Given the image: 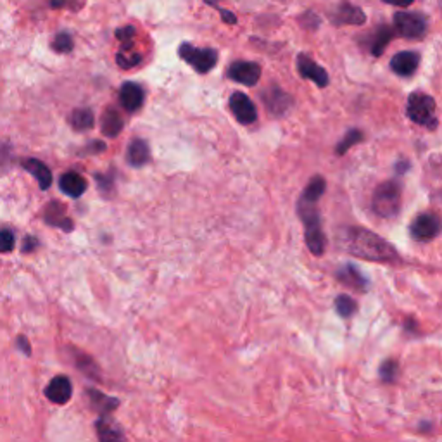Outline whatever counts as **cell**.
I'll use <instances>...</instances> for the list:
<instances>
[{
	"mask_svg": "<svg viewBox=\"0 0 442 442\" xmlns=\"http://www.w3.org/2000/svg\"><path fill=\"white\" fill-rule=\"evenodd\" d=\"M14 249V235L13 231H0V252H10Z\"/></svg>",
	"mask_w": 442,
	"mask_h": 442,
	"instance_id": "1f68e13d",
	"label": "cell"
},
{
	"mask_svg": "<svg viewBox=\"0 0 442 442\" xmlns=\"http://www.w3.org/2000/svg\"><path fill=\"white\" fill-rule=\"evenodd\" d=\"M45 221L49 224H54V227L62 228V230H66V231L73 230V221L69 218H66L64 208H62L61 204H57V202H52V204L47 206Z\"/></svg>",
	"mask_w": 442,
	"mask_h": 442,
	"instance_id": "603a6c76",
	"label": "cell"
},
{
	"mask_svg": "<svg viewBox=\"0 0 442 442\" xmlns=\"http://www.w3.org/2000/svg\"><path fill=\"white\" fill-rule=\"evenodd\" d=\"M332 20L335 24H363L366 21V16L359 7L351 6V3H341L335 7Z\"/></svg>",
	"mask_w": 442,
	"mask_h": 442,
	"instance_id": "5bb4252c",
	"label": "cell"
},
{
	"mask_svg": "<svg viewBox=\"0 0 442 442\" xmlns=\"http://www.w3.org/2000/svg\"><path fill=\"white\" fill-rule=\"evenodd\" d=\"M399 371V364L394 359H385L380 366V377L384 382H394Z\"/></svg>",
	"mask_w": 442,
	"mask_h": 442,
	"instance_id": "4dcf8cb0",
	"label": "cell"
},
{
	"mask_svg": "<svg viewBox=\"0 0 442 442\" xmlns=\"http://www.w3.org/2000/svg\"><path fill=\"white\" fill-rule=\"evenodd\" d=\"M342 248L345 252L361 259L378 261V263H397L399 254L385 238L361 227H351L342 231Z\"/></svg>",
	"mask_w": 442,
	"mask_h": 442,
	"instance_id": "7a4b0ae2",
	"label": "cell"
},
{
	"mask_svg": "<svg viewBox=\"0 0 442 442\" xmlns=\"http://www.w3.org/2000/svg\"><path fill=\"white\" fill-rule=\"evenodd\" d=\"M17 345H20V349H21V351H23L27 356L31 355V348H29V342H28V338L24 337V335H21V337H17Z\"/></svg>",
	"mask_w": 442,
	"mask_h": 442,
	"instance_id": "e575fe53",
	"label": "cell"
},
{
	"mask_svg": "<svg viewBox=\"0 0 442 442\" xmlns=\"http://www.w3.org/2000/svg\"><path fill=\"white\" fill-rule=\"evenodd\" d=\"M134 36H135V28L134 27H124L116 29V38L121 40L123 43L128 42H134Z\"/></svg>",
	"mask_w": 442,
	"mask_h": 442,
	"instance_id": "d6a6232c",
	"label": "cell"
},
{
	"mask_svg": "<svg viewBox=\"0 0 442 442\" xmlns=\"http://www.w3.org/2000/svg\"><path fill=\"white\" fill-rule=\"evenodd\" d=\"M69 123H71V127L75 128L76 131L90 130V128H94V123H95L94 113L87 108L75 109L73 110L71 117H69Z\"/></svg>",
	"mask_w": 442,
	"mask_h": 442,
	"instance_id": "484cf974",
	"label": "cell"
},
{
	"mask_svg": "<svg viewBox=\"0 0 442 442\" xmlns=\"http://www.w3.org/2000/svg\"><path fill=\"white\" fill-rule=\"evenodd\" d=\"M71 394H73L71 380H69L68 377H64V375L54 377L45 389V396L49 397V401H52V403L55 404H66L69 399H71Z\"/></svg>",
	"mask_w": 442,
	"mask_h": 442,
	"instance_id": "8fae6325",
	"label": "cell"
},
{
	"mask_svg": "<svg viewBox=\"0 0 442 442\" xmlns=\"http://www.w3.org/2000/svg\"><path fill=\"white\" fill-rule=\"evenodd\" d=\"M36 245H38V241H36L35 237H27L24 238L23 252H31V250H35Z\"/></svg>",
	"mask_w": 442,
	"mask_h": 442,
	"instance_id": "d590c367",
	"label": "cell"
},
{
	"mask_svg": "<svg viewBox=\"0 0 442 442\" xmlns=\"http://www.w3.org/2000/svg\"><path fill=\"white\" fill-rule=\"evenodd\" d=\"M335 309H337V313L342 318H349V316H352L356 313L358 304H356V301L352 299V297L342 294V296H338L337 299H335Z\"/></svg>",
	"mask_w": 442,
	"mask_h": 442,
	"instance_id": "83f0119b",
	"label": "cell"
},
{
	"mask_svg": "<svg viewBox=\"0 0 442 442\" xmlns=\"http://www.w3.org/2000/svg\"><path fill=\"white\" fill-rule=\"evenodd\" d=\"M73 45H75V43H73L71 35H69V33H66V31L57 33V35H55V38H54V42H52V49L55 50V52H59V54L71 52Z\"/></svg>",
	"mask_w": 442,
	"mask_h": 442,
	"instance_id": "f1b7e54d",
	"label": "cell"
},
{
	"mask_svg": "<svg viewBox=\"0 0 442 442\" xmlns=\"http://www.w3.org/2000/svg\"><path fill=\"white\" fill-rule=\"evenodd\" d=\"M441 231V220L434 213H423L411 223V235L420 242H429L436 238Z\"/></svg>",
	"mask_w": 442,
	"mask_h": 442,
	"instance_id": "52a82bcc",
	"label": "cell"
},
{
	"mask_svg": "<svg viewBox=\"0 0 442 442\" xmlns=\"http://www.w3.org/2000/svg\"><path fill=\"white\" fill-rule=\"evenodd\" d=\"M204 2L209 3V6H213V7L218 6V3H216V2H218V0H204Z\"/></svg>",
	"mask_w": 442,
	"mask_h": 442,
	"instance_id": "f35d334b",
	"label": "cell"
},
{
	"mask_svg": "<svg viewBox=\"0 0 442 442\" xmlns=\"http://www.w3.org/2000/svg\"><path fill=\"white\" fill-rule=\"evenodd\" d=\"M127 159H128V163H130L131 166H135V168L149 163L150 150H149V145H147L145 140H142V138L131 140V143L128 145Z\"/></svg>",
	"mask_w": 442,
	"mask_h": 442,
	"instance_id": "d6986e66",
	"label": "cell"
},
{
	"mask_svg": "<svg viewBox=\"0 0 442 442\" xmlns=\"http://www.w3.org/2000/svg\"><path fill=\"white\" fill-rule=\"evenodd\" d=\"M101 128L106 137H117L120 131L123 130V117L116 109H106L104 114H102Z\"/></svg>",
	"mask_w": 442,
	"mask_h": 442,
	"instance_id": "44dd1931",
	"label": "cell"
},
{
	"mask_svg": "<svg viewBox=\"0 0 442 442\" xmlns=\"http://www.w3.org/2000/svg\"><path fill=\"white\" fill-rule=\"evenodd\" d=\"M371 208L380 218H396L401 209L399 183L390 180V182L378 185L373 194V199H371Z\"/></svg>",
	"mask_w": 442,
	"mask_h": 442,
	"instance_id": "3957f363",
	"label": "cell"
},
{
	"mask_svg": "<svg viewBox=\"0 0 442 442\" xmlns=\"http://www.w3.org/2000/svg\"><path fill=\"white\" fill-rule=\"evenodd\" d=\"M406 114L413 123L420 124V127H427L430 130L437 128L436 101L430 95L422 94V92L411 94L408 99Z\"/></svg>",
	"mask_w": 442,
	"mask_h": 442,
	"instance_id": "277c9868",
	"label": "cell"
},
{
	"mask_svg": "<svg viewBox=\"0 0 442 442\" xmlns=\"http://www.w3.org/2000/svg\"><path fill=\"white\" fill-rule=\"evenodd\" d=\"M264 102H266V108L273 114H283L290 106L289 95L285 94L280 88H270V90L264 94Z\"/></svg>",
	"mask_w": 442,
	"mask_h": 442,
	"instance_id": "7402d4cb",
	"label": "cell"
},
{
	"mask_svg": "<svg viewBox=\"0 0 442 442\" xmlns=\"http://www.w3.org/2000/svg\"><path fill=\"white\" fill-rule=\"evenodd\" d=\"M297 71H299L301 78L311 80L313 83L318 85V87H322V88H325L330 82L325 69H323L322 66L316 64V62L306 54L297 55Z\"/></svg>",
	"mask_w": 442,
	"mask_h": 442,
	"instance_id": "30bf717a",
	"label": "cell"
},
{
	"mask_svg": "<svg viewBox=\"0 0 442 442\" xmlns=\"http://www.w3.org/2000/svg\"><path fill=\"white\" fill-rule=\"evenodd\" d=\"M418 62H420V55L416 52H411V50H404V52H399L394 55L390 59V68L396 75L399 76H411L413 73L418 69Z\"/></svg>",
	"mask_w": 442,
	"mask_h": 442,
	"instance_id": "4fadbf2b",
	"label": "cell"
},
{
	"mask_svg": "<svg viewBox=\"0 0 442 442\" xmlns=\"http://www.w3.org/2000/svg\"><path fill=\"white\" fill-rule=\"evenodd\" d=\"M228 76L245 87H254L261 78V66L252 61H235L228 68Z\"/></svg>",
	"mask_w": 442,
	"mask_h": 442,
	"instance_id": "ba28073f",
	"label": "cell"
},
{
	"mask_svg": "<svg viewBox=\"0 0 442 442\" xmlns=\"http://www.w3.org/2000/svg\"><path fill=\"white\" fill-rule=\"evenodd\" d=\"M75 361H76V366L80 368V370L83 371L87 377L94 378V380H97L99 378V366L95 364V361L90 358V356L83 355V352H75Z\"/></svg>",
	"mask_w": 442,
	"mask_h": 442,
	"instance_id": "4316f807",
	"label": "cell"
},
{
	"mask_svg": "<svg viewBox=\"0 0 442 442\" xmlns=\"http://www.w3.org/2000/svg\"><path fill=\"white\" fill-rule=\"evenodd\" d=\"M88 396H90V403L94 410H97L101 416H108L113 413L117 406H120V401L116 397H109L106 394H102L101 390L90 389L88 390Z\"/></svg>",
	"mask_w": 442,
	"mask_h": 442,
	"instance_id": "ffe728a7",
	"label": "cell"
},
{
	"mask_svg": "<svg viewBox=\"0 0 442 442\" xmlns=\"http://www.w3.org/2000/svg\"><path fill=\"white\" fill-rule=\"evenodd\" d=\"M363 140V134H361L359 130H351L348 131V135H345L344 140H341V143L337 145V154L338 156H342V154L348 152L349 149H351L355 143H358Z\"/></svg>",
	"mask_w": 442,
	"mask_h": 442,
	"instance_id": "f546056e",
	"label": "cell"
},
{
	"mask_svg": "<svg viewBox=\"0 0 442 442\" xmlns=\"http://www.w3.org/2000/svg\"><path fill=\"white\" fill-rule=\"evenodd\" d=\"M396 31L404 38H422L427 31V20L418 13H396L394 14Z\"/></svg>",
	"mask_w": 442,
	"mask_h": 442,
	"instance_id": "8992f818",
	"label": "cell"
},
{
	"mask_svg": "<svg viewBox=\"0 0 442 442\" xmlns=\"http://www.w3.org/2000/svg\"><path fill=\"white\" fill-rule=\"evenodd\" d=\"M385 3H390V6H397V7H408L415 2V0H384Z\"/></svg>",
	"mask_w": 442,
	"mask_h": 442,
	"instance_id": "8d00e7d4",
	"label": "cell"
},
{
	"mask_svg": "<svg viewBox=\"0 0 442 442\" xmlns=\"http://www.w3.org/2000/svg\"><path fill=\"white\" fill-rule=\"evenodd\" d=\"M178 55L201 75L211 71L218 62V52L215 49H202V47H194L190 43H182L178 47Z\"/></svg>",
	"mask_w": 442,
	"mask_h": 442,
	"instance_id": "5b68a950",
	"label": "cell"
},
{
	"mask_svg": "<svg viewBox=\"0 0 442 442\" xmlns=\"http://www.w3.org/2000/svg\"><path fill=\"white\" fill-rule=\"evenodd\" d=\"M120 104L128 113H135L143 104V90L142 87L134 82H127L120 90Z\"/></svg>",
	"mask_w": 442,
	"mask_h": 442,
	"instance_id": "7c38bea8",
	"label": "cell"
},
{
	"mask_svg": "<svg viewBox=\"0 0 442 442\" xmlns=\"http://www.w3.org/2000/svg\"><path fill=\"white\" fill-rule=\"evenodd\" d=\"M392 35H394L392 28L384 27V24L377 28V31L373 33V40H371V45H370L371 54H373L375 57H380V55L384 54V49L387 47V43L390 42Z\"/></svg>",
	"mask_w": 442,
	"mask_h": 442,
	"instance_id": "d4e9b609",
	"label": "cell"
},
{
	"mask_svg": "<svg viewBox=\"0 0 442 442\" xmlns=\"http://www.w3.org/2000/svg\"><path fill=\"white\" fill-rule=\"evenodd\" d=\"M325 187L327 183L323 176H313L297 202V213L304 223L306 244L315 256H322L327 245L318 213V201L325 192Z\"/></svg>",
	"mask_w": 442,
	"mask_h": 442,
	"instance_id": "6da1fadb",
	"label": "cell"
},
{
	"mask_svg": "<svg viewBox=\"0 0 442 442\" xmlns=\"http://www.w3.org/2000/svg\"><path fill=\"white\" fill-rule=\"evenodd\" d=\"M215 9L220 10V14H221V17H223L224 23H228V24H235V23H237V16H235L234 13H230V10L221 9V7H218V6H216Z\"/></svg>",
	"mask_w": 442,
	"mask_h": 442,
	"instance_id": "836d02e7",
	"label": "cell"
},
{
	"mask_svg": "<svg viewBox=\"0 0 442 442\" xmlns=\"http://www.w3.org/2000/svg\"><path fill=\"white\" fill-rule=\"evenodd\" d=\"M102 150H106V145L102 142H92L88 147V152H102Z\"/></svg>",
	"mask_w": 442,
	"mask_h": 442,
	"instance_id": "74e56055",
	"label": "cell"
},
{
	"mask_svg": "<svg viewBox=\"0 0 442 442\" xmlns=\"http://www.w3.org/2000/svg\"><path fill=\"white\" fill-rule=\"evenodd\" d=\"M116 61H117V64H120V68L131 69V68H135L140 61H142V55L135 50L134 42H128L121 45L120 52H117L116 55Z\"/></svg>",
	"mask_w": 442,
	"mask_h": 442,
	"instance_id": "cb8c5ba5",
	"label": "cell"
},
{
	"mask_svg": "<svg viewBox=\"0 0 442 442\" xmlns=\"http://www.w3.org/2000/svg\"><path fill=\"white\" fill-rule=\"evenodd\" d=\"M230 109L241 124H250L257 120V109L252 101L242 92H235L230 97Z\"/></svg>",
	"mask_w": 442,
	"mask_h": 442,
	"instance_id": "9c48e42d",
	"label": "cell"
},
{
	"mask_svg": "<svg viewBox=\"0 0 442 442\" xmlns=\"http://www.w3.org/2000/svg\"><path fill=\"white\" fill-rule=\"evenodd\" d=\"M59 187H61V190L66 195L76 199L85 194V190H87V182H85L83 176L78 175V173L68 171L61 176V180H59Z\"/></svg>",
	"mask_w": 442,
	"mask_h": 442,
	"instance_id": "ac0fdd59",
	"label": "cell"
},
{
	"mask_svg": "<svg viewBox=\"0 0 442 442\" xmlns=\"http://www.w3.org/2000/svg\"><path fill=\"white\" fill-rule=\"evenodd\" d=\"M337 278L341 280L345 287H351V289L355 290L364 292V290L368 289V280L361 275V271L355 266V264H345V266H342L341 270L337 271Z\"/></svg>",
	"mask_w": 442,
	"mask_h": 442,
	"instance_id": "e0dca14e",
	"label": "cell"
},
{
	"mask_svg": "<svg viewBox=\"0 0 442 442\" xmlns=\"http://www.w3.org/2000/svg\"><path fill=\"white\" fill-rule=\"evenodd\" d=\"M21 164H23V168L27 169V171H29L33 176H35L40 189L47 190L50 185H52V173H50L49 166L43 164L42 161L35 159V157H28V159H24Z\"/></svg>",
	"mask_w": 442,
	"mask_h": 442,
	"instance_id": "2e32d148",
	"label": "cell"
},
{
	"mask_svg": "<svg viewBox=\"0 0 442 442\" xmlns=\"http://www.w3.org/2000/svg\"><path fill=\"white\" fill-rule=\"evenodd\" d=\"M95 432H97L101 442H124L123 430L108 416H101L95 422Z\"/></svg>",
	"mask_w": 442,
	"mask_h": 442,
	"instance_id": "9a60e30c",
	"label": "cell"
}]
</instances>
